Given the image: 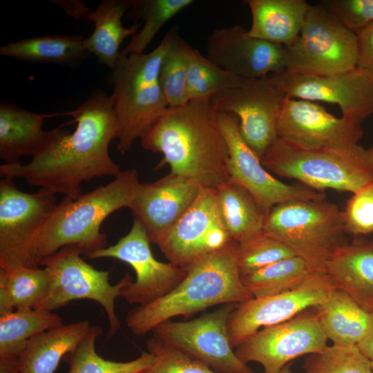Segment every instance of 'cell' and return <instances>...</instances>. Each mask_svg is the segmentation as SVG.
I'll use <instances>...</instances> for the list:
<instances>
[{
	"label": "cell",
	"mask_w": 373,
	"mask_h": 373,
	"mask_svg": "<svg viewBox=\"0 0 373 373\" xmlns=\"http://www.w3.org/2000/svg\"><path fill=\"white\" fill-rule=\"evenodd\" d=\"M49 278L44 268H0V315L37 308L44 300Z\"/></svg>",
	"instance_id": "cell-30"
},
{
	"label": "cell",
	"mask_w": 373,
	"mask_h": 373,
	"mask_svg": "<svg viewBox=\"0 0 373 373\" xmlns=\"http://www.w3.org/2000/svg\"><path fill=\"white\" fill-rule=\"evenodd\" d=\"M265 168L278 176L294 179L316 190L355 193L373 181L367 149H305L278 137L261 158Z\"/></svg>",
	"instance_id": "cell-6"
},
{
	"label": "cell",
	"mask_w": 373,
	"mask_h": 373,
	"mask_svg": "<svg viewBox=\"0 0 373 373\" xmlns=\"http://www.w3.org/2000/svg\"><path fill=\"white\" fill-rule=\"evenodd\" d=\"M263 232L283 242L314 271H324L331 256L347 243L343 212L325 199L273 207L266 216Z\"/></svg>",
	"instance_id": "cell-7"
},
{
	"label": "cell",
	"mask_w": 373,
	"mask_h": 373,
	"mask_svg": "<svg viewBox=\"0 0 373 373\" xmlns=\"http://www.w3.org/2000/svg\"><path fill=\"white\" fill-rule=\"evenodd\" d=\"M90 327L85 320L62 324L33 336L19 356L21 373H54L60 361L79 344Z\"/></svg>",
	"instance_id": "cell-26"
},
{
	"label": "cell",
	"mask_w": 373,
	"mask_h": 373,
	"mask_svg": "<svg viewBox=\"0 0 373 373\" xmlns=\"http://www.w3.org/2000/svg\"><path fill=\"white\" fill-rule=\"evenodd\" d=\"M327 340L316 312H302L285 322L260 329L234 351L245 363L260 364L263 373H278L294 358L321 351L327 345Z\"/></svg>",
	"instance_id": "cell-17"
},
{
	"label": "cell",
	"mask_w": 373,
	"mask_h": 373,
	"mask_svg": "<svg viewBox=\"0 0 373 373\" xmlns=\"http://www.w3.org/2000/svg\"><path fill=\"white\" fill-rule=\"evenodd\" d=\"M278 373H294L293 371L291 370L290 366L287 365L285 366L280 372Z\"/></svg>",
	"instance_id": "cell-47"
},
{
	"label": "cell",
	"mask_w": 373,
	"mask_h": 373,
	"mask_svg": "<svg viewBox=\"0 0 373 373\" xmlns=\"http://www.w3.org/2000/svg\"><path fill=\"white\" fill-rule=\"evenodd\" d=\"M172 29L169 47L160 68V82L169 107H176L189 102L187 89L189 44Z\"/></svg>",
	"instance_id": "cell-36"
},
{
	"label": "cell",
	"mask_w": 373,
	"mask_h": 373,
	"mask_svg": "<svg viewBox=\"0 0 373 373\" xmlns=\"http://www.w3.org/2000/svg\"><path fill=\"white\" fill-rule=\"evenodd\" d=\"M102 334L100 327L91 325L86 337L64 358L69 366L68 373H144L153 363L155 357L148 352L126 362L101 357L96 352L95 342Z\"/></svg>",
	"instance_id": "cell-34"
},
{
	"label": "cell",
	"mask_w": 373,
	"mask_h": 373,
	"mask_svg": "<svg viewBox=\"0 0 373 373\" xmlns=\"http://www.w3.org/2000/svg\"><path fill=\"white\" fill-rule=\"evenodd\" d=\"M355 33L358 42L356 68L373 74V21Z\"/></svg>",
	"instance_id": "cell-42"
},
{
	"label": "cell",
	"mask_w": 373,
	"mask_h": 373,
	"mask_svg": "<svg viewBox=\"0 0 373 373\" xmlns=\"http://www.w3.org/2000/svg\"><path fill=\"white\" fill-rule=\"evenodd\" d=\"M82 35H52L25 38L0 48L1 56L35 64L76 66L90 53Z\"/></svg>",
	"instance_id": "cell-29"
},
{
	"label": "cell",
	"mask_w": 373,
	"mask_h": 373,
	"mask_svg": "<svg viewBox=\"0 0 373 373\" xmlns=\"http://www.w3.org/2000/svg\"><path fill=\"white\" fill-rule=\"evenodd\" d=\"M324 271L335 288L346 293L360 307L373 314V240L360 237L339 247Z\"/></svg>",
	"instance_id": "cell-23"
},
{
	"label": "cell",
	"mask_w": 373,
	"mask_h": 373,
	"mask_svg": "<svg viewBox=\"0 0 373 373\" xmlns=\"http://www.w3.org/2000/svg\"><path fill=\"white\" fill-rule=\"evenodd\" d=\"M251 24L248 35L288 46L299 35L309 10L305 0H246Z\"/></svg>",
	"instance_id": "cell-24"
},
{
	"label": "cell",
	"mask_w": 373,
	"mask_h": 373,
	"mask_svg": "<svg viewBox=\"0 0 373 373\" xmlns=\"http://www.w3.org/2000/svg\"><path fill=\"white\" fill-rule=\"evenodd\" d=\"M77 126L73 133H61L31 160L0 165L3 178H23L40 186L77 199L82 182L95 178L116 177L120 172L109 155V145L117 139V124L110 96L95 90L76 109L67 112Z\"/></svg>",
	"instance_id": "cell-1"
},
{
	"label": "cell",
	"mask_w": 373,
	"mask_h": 373,
	"mask_svg": "<svg viewBox=\"0 0 373 373\" xmlns=\"http://www.w3.org/2000/svg\"><path fill=\"white\" fill-rule=\"evenodd\" d=\"M304 373H373L370 361L357 345L332 344L305 360Z\"/></svg>",
	"instance_id": "cell-37"
},
{
	"label": "cell",
	"mask_w": 373,
	"mask_h": 373,
	"mask_svg": "<svg viewBox=\"0 0 373 373\" xmlns=\"http://www.w3.org/2000/svg\"><path fill=\"white\" fill-rule=\"evenodd\" d=\"M207 58L245 79H260L286 69L285 46L252 37L239 25L215 29L206 44Z\"/></svg>",
	"instance_id": "cell-20"
},
{
	"label": "cell",
	"mask_w": 373,
	"mask_h": 373,
	"mask_svg": "<svg viewBox=\"0 0 373 373\" xmlns=\"http://www.w3.org/2000/svg\"><path fill=\"white\" fill-rule=\"evenodd\" d=\"M314 308L325 334L333 344L357 345L370 329L372 314L337 288H334L326 300Z\"/></svg>",
	"instance_id": "cell-28"
},
{
	"label": "cell",
	"mask_w": 373,
	"mask_h": 373,
	"mask_svg": "<svg viewBox=\"0 0 373 373\" xmlns=\"http://www.w3.org/2000/svg\"><path fill=\"white\" fill-rule=\"evenodd\" d=\"M372 240H373V233H372Z\"/></svg>",
	"instance_id": "cell-48"
},
{
	"label": "cell",
	"mask_w": 373,
	"mask_h": 373,
	"mask_svg": "<svg viewBox=\"0 0 373 373\" xmlns=\"http://www.w3.org/2000/svg\"><path fill=\"white\" fill-rule=\"evenodd\" d=\"M343 212L346 233L356 238L373 233V181L353 193Z\"/></svg>",
	"instance_id": "cell-40"
},
{
	"label": "cell",
	"mask_w": 373,
	"mask_h": 373,
	"mask_svg": "<svg viewBox=\"0 0 373 373\" xmlns=\"http://www.w3.org/2000/svg\"><path fill=\"white\" fill-rule=\"evenodd\" d=\"M0 373H21L19 357H0Z\"/></svg>",
	"instance_id": "cell-45"
},
{
	"label": "cell",
	"mask_w": 373,
	"mask_h": 373,
	"mask_svg": "<svg viewBox=\"0 0 373 373\" xmlns=\"http://www.w3.org/2000/svg\"><path fill=\"white\" fill-rule=\"evenodd\" d=\"M267 77L287 97L337 104L346 119L361 123L373 115V74L367 70L314 75L284 70Z\"/></svg>",
	"instance_id": "cell-12"
},
{
	"label": "cell",
	"mask_w": 373,
	"mask_h": 373,
	"mask_svg": "<svg viewBox=\"0 0 373 373\" xmlns=\"http://www.w3.org/2000/svg\"><path fill=\"white\" fill-rule=\"evenodd\" d=\"M81 254H84V250L80 247L67 245L40 261L39 265L48 273L49 287L44 300L36 309L52 312L75 300L95 301L108 318V340L121 327L115 310V299L133 278L126 274L117 283L111 285L110 272L96 269L84 261Z\"/></svg>",
	"instance_id": "cell-8"
},
{
	"label": "cell",
	"mask_w": 373,
	"mask_h": 373,
	"mask_svg": "<svg viewBox=\"0 0 373 373\" xmlns=\"http://www.w3.org/2000/svg\"><path fill=\"white\" fill-rule=\"evenodd\" d=\"M155 360L144 373H218L205 363L152 336L146 343Z\"/></svg>",
	"instance_id": "cell-39"
},
{
	"label": "cell",
	"mask_w": 373,
	"mask_h": 373,
	"mask_svg": "<svg viewBox=\"0 0 373 373\" xmlns=\"http://www.w3.org/2000/svg\"><path fill=\"white\" fill-rule=\"evenodd\" d=\"M203 189L197 182L170 172L153 182L141 183L129 209L145 228L151 243L156 245Z\"/></svg>",
	"instance_id": "cell-21"
},
{
	"label": "cell",
	"mask_w": 373,
	"mask_h": 373,
	"mask_svg": "<svg viewBox=\"0 0 373 373\" xmlns=\"http://www.w3.org/2000/svg\"><path fill=\"white\" fill-rule=\"evenodd\" d=\"M193 2V0H129L127 18L134 21L141 19L143 26L121 51L120 57L144 53L162 27Z\"/></svg>",
	"instance_id": "cell-33"
},
{
	"label": "cell",
	"mask_w": 373,
	"mask_h": 373,
	"mask_svg": "<svg viewBox=\"0 0 373 373\" xmlns=\"http://www.w3.org/2000/svg\"><path fill=\"white\" fill-rule=\"evenodd\" d=\"M55 3L62 8L70 16L78 18L84 17L89 13L87 6L79 1H53Z\"/></svg>",
	"instance_id": "cell-43"
},
{
	"label": "cell",
	"mask_w": 373,
	"mask_h": 373,
	"mask_svg": "<svg viewBox=\"0 0 373 373\" xmlns=\"http://www.w3.org/2000/svg\"><path fill=\"white\" fill-rule=\"evenodd\" d=\"M237 304L186 321H165L153 336L167 345L205 363L220 373H255L236 354L228 334V322Z\"/></svg>",
	"instance_id": "cell-11"
},
{
	"label": "cell",
	"mask_w": 373,
	"mask_h": 373,
	"mask_svg": "<svg viewBox=\"0 0 373 373\" xmlns=\"http://www.w3.org/2000/svg\"><path fill=\"white\" fill-rule=\"evenodd\" d=\"M52 191L19 190L12 179L0 180V268L39 267V236L57 205Z\"/></svg>",
	"instance_id": "cell-9"
},
{
	"label": "cell",
	"mask_w": 373,
	"mask_h": 373,
	"mask_svg": "<svg viewBox=\"0 0 373 373\" xmlns=\"http://www.w3.org/2000/svg\"><path fill=\"white\" fill-rule=\"evenodd\" d=\"M238 243L233 240L185 269L186 276L171 292L128 311L126 323L143 336L173 318L191 316L218 305L240 304L253 298L243 285L238 263Z\"/></svg>",
	"instance_id": "cell-3"
},
{
	"label": "cell",
	"mask_w": 373,
	"mask_h": 373,
	"mask_svg": "<svg viewBox=\"0 0 373 373\" xmlns=\"http://www.w3.org/2000/svg\"><path fill=\"white\" fill-rule=\"evenodd\" d=\"M286 69L330 75L355 69L358 42L347 29L319 4L311 6L296 39L285 46Z\"/></svg>",
	"instance_id": "cell-10"
},
{
	"label": "cell",
	"mask_w": 373,
	"mask_h": 373,
	"mask_svg": "<svg viewBox=\"0 0 373 373\" xmlns=\"http://www.w3.org/2000/svg\"><path fill=\"white\" fill-rule=\"evenodd\" d=\"M172 37V29L150 52L120 57L107 81L117 124V149L128 152L167 109L159 78L160 68Z\"/></svg>",
	"instance_id": "cell-5"
},
{
	"label": "cell",
	"mask_w": 373,
	"mask_h": 373,
	"mask_svg": "<svg viewBox=\"0 0 373 373\" xmlns=\"http://www.w3.org/2000/svg\"><path fill=\"white\" fill-rule=\"evenodd\" d=\"M367 153L370 158V160L371 162V164L373 166V144L370 148L367 149Z\"/></svg>",
	"instance_id": "cell-46"
},
{
	"label": "cell",
	"mask_w": 373,
	"mask_h": 373,
	"mask_svg": "<svg viewBox=\"0 0 373 373\" xmlns=\"http://www.w3.org/2000/svg\"><path fill=\"white\" fill-rule=\"evenodd\" d=\"M217 120L228 146L229 179L248 190L266 211L290 201L325 199L323 192L303 184H286L274 178L243 139L236 115L217 112Z\"/></svg>",
	"instance_id": "cell-15"
},
{
	"label": "cell",
	"mask_w": 373,
	"mask_h": 373,
	"mask_svg": "<svg viewBox=\"0 0 373 373\" xmlns=\"http://www.w3.org/2000/svg\"><path fill=\"white\" fill-rule=\"evenodd\" d=\"M277 134L305 149H343L358 145L363 130L361 123L336 117L314 102L286 97Z\"/></svg>",
	"instance_id": "cell-19"
},
{
	"label": "cell",
	"mask_w": 373,
	"mask_h": 373,
	"mask_svg": "<svg viewBox=\"0 0 373 373\" xmlns=\"http://www.w3.org/2000/svg\"><path fill=\"white\" fill-rule=\"evenodd\" d=\"M141 182L136 169H127L105 185L82 194L77 199L64 197L57 204L39 236L36 262L67 245H77L84 255L108 247L100 231L104 220L115 211L130 208Z\"/></svg>",
	"instance_id": "cell-4"
},
{
	"label": "cell",
	"mask_w": 373,
	"mask_h": 373,
	"mask_svg": "<svg viewBox=\"0 0 373 373\" xmlns=\"http://www.w3.org/2000/svg\"><path fill=\"white\" fill-rule=\"evenodd\" d=\"M63 324L61 318L41 309H20L0 315V357H19L33 336Z\"/></svg>",
	"instance_id": "cell-31"
},
{
	"label": "cell",
	"mask_w": 373,
	"mask_h": 373,
	"mask_svg": "<svg viewBox=\"0 0 373 373\" xmlns=\"http://www.w3.org/2000/svg\"><path fill=\"white\" fill-rule=\"evenodd\" d=\"M130 8L129 0H104L84 19L94 23L92 34L84 39L86 50L93 54L98 61L111 70L120 59L119 48L124 40L133 37L140 28V23L126 28L122 17Z\"/></svg>",
	"instance_id": "cell-25"
},
{
	"label": "cell",
	"mask_w": 373,
	"mask_h": 373,
	"mask_svg": "<svg viewBox=\"0 0 373 373\" xmlns=\"http://www.w3.org/2000/svg\"><path fill=\"white\" fill-rule=\"evenodd\" d=\"M313 271L305 260L294 256L240 273L243 285L253 298H260L290 291L300 285Z\"/></svg>",
	"instance_id": "cell-32"
},
{
	"label": "cell",
	"mask_w": 373,
	"mask_h": 373,
	"mask_svg": "<svg viewBox=\"0 0 373 373\" xmlns=\"http://www.w3.org/2000/svg\"><path fill=\"white\" fill-rule=\"evenodd\" d=\"M334 288L324 271H314L300 285L290 291L252 298L236 305L228 322L231 347L235 349L262 328L285 322L321 305Z\"/></svg>",
	"instance_id": "cell-14"
},
{
	"label": "cell",
	"mask_w": 373,
	"mask_h": 373,
	"mask_svg": "<svg viewBox=\"0 0 373 373\" xmlns=\"http://www.w3.org/2000/svg\"><path fill=\"white\" fill-rule=\"evenodd\" d=\"M215 193L220 218L232 240L240 244L263 232L268 211L248 190L229 179Z\"/></svg>",
	"instance_id": "cell-27"
},
{
	"label": "cell",
	"mask_w": 373,
	"mask_h": 373,
	"mask_svg": "<svg viewBox=\"0 0 373 373\" xmlns=\"http://www.w3.org/2000/svg\"><path fill=\"white\" fill-rule=\"evenodd\" d=\"M66 113H38L10 102L0 104V157L4 163L19 162L23 156L33 157L50 145L64 129L44 131L47 118Z\"/></svg>",
	"instance_id": "cell-22"
},
{
	"label": "cell",
	"mask_w": 373,
	"mask_h": 373,
	"mask_svg": "<svg viewBox=\"0 0 373 373\" xmlns=\"http://www.w3.org/2000/svg\"><path fill=\"white\" fill-rule=\"evenodd\" d=\"M251 79L220 68L189 45L186 81L189 101L210 99L220 91L245 86Z\"/></svg>",
	"instance_id": "cell-35"
},
{
	"label": "cell",
	"mask_w": 373,
	"mask_h": 373,
	"mask_svg": "<svg viewBox=\"0 0 373 373\" xmlns=\"http://www.w3.org/2000/svg\"><path fill=\"white\" fill-rule=\"evenodd\" d=\"M231 240L218 211L215 189L204 188L156 245L170 262L185 269Z\"/></svg>",
	"instance_id": "cell-18"
},
{
	"label": "cell",
	"mask_w": 373,
	"mask_h": 373,
	"mask_svg": "<svg viewBox=\"0 0 373 373\" xmlns=\"http://www.w3.org/2000/svg\"><path fill=\"white\" fill-rule=\"evenodd\" d=\"M150 243L145 228L134 218L126 235L115 245L92 252L86 258H111L129 265L135 273V280L123 288L120 296L129 303L144 305L171 292L186 276V269L156 260Z\"/></svg>",
	"instance_id": "cell-13"
},
{
	"label": "cell",
	"mask_w": 373,
	"mask_h": 373,
	"mask_svg": "<svg viewBox=\"0 0 373 373\" xmlns=\"http://www.w3.org/2000/svg\"><path fill=\"white\" fill-rule=\"evenodd\" d=\"M146 150L160 153L155 169L171 173L216 189L229 179V149L210 99L190 100L168 107L141 139Z\"/></svg>",
	"instance_id": "cell-2"
},
{
	"label": "cell",
	"mask_w": 373,
	"mask_h": 373,
	"mask_svg": "<svg viewBox=\"0 0 373 373\" xmlns=\"http://www.w3.org/2000/svg\"><path fill=\"white\" fill-rule=\"evenodd\" d=\"M318 4L354 32L373 21V0H322Z\"/></svg>",
	"instance_id": "cell-41"
},
{
	"label": "cell",
	"mask_w": 373,
	"mask_h": 373,
	"mask_svg": "<svg viewBox=\"0 0 373 373\" xmlns=\"http://www.w3.org/2000/svg\"><path fill=\"white\" fill-rule=\"evenodd\" d=\"M357 347L370 361L373 369V314L370 329L363 339L358 343Z\"/></svg>",
	"instance_id": "cell-44"
},
{
	"label": "cell",
	"mask_w": 373,
	"mask_h": 373,
	"mask_svg": "<svg viewBox=\"0 0 373 373\" xmlns=\"http://www.w3.org/2000/svg\"><path fill=\"white\" fill-rule=\"evenodd\" d=\"M285 97L266 77L220 91L210 102L216 112L238 118L243 139L261 160L278 137L277 124Z\"/></svg>",
	"instance_id": "cell-16"
},
{
	"label": "cell",
	"mask_w": 373,
	"mask_h": 373,
	"mask_svg": "<svg viewBox=\"0 0 373 373\" xmlns=\"http://www.w3.org/2000/svg\"><path fill=\"white\" fill-rule=\"evenodd\" d=\"M294 256H297L287 245L264 232L238 244L240 272L255 270Z\"/></svg>",
	"instance_id": "cell-38"
}]
</instances>
